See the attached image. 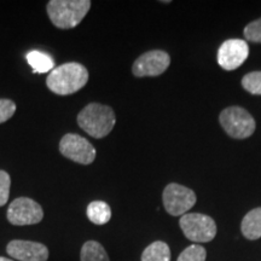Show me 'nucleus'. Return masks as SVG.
Returning <instances> with one entry per match:
<instances>
[{"mask_svg": "<svg viewBox=\"0 0 261 261\" xmlns=\"http://www.w3.org/2000/svg\"><path fill=\"white\" fill-rule=\"evenodd\" d=\"M87 81H89V71L86 67L76 62H69L55 68L48 74L46 86L51 92L58 96H68L83 89Z\"/></svg>", "mask_w": 261, "mask_h": 261, "instance_id": "obj_1", "label": "nucleus"}, {"mask_svg": "<svg viewBox=\"0 0 261 261\" xmlns=\"http://www.w3.org/2000/svg\"><path fill=\"white\" fill-rule=\"evenodd\" d=\"M116 123L113 108L99 103H90L77 115V125L96 139L104 138Z\"/></svg>", "mask_w": 261, "mask_h": 261, "instance_id": "obj_2", "label": "nucleus"}, {"mask_svg": "<svg viewBox=\"0 0 261 261\" xmlns=\"http://www.w3.org/2000/svg\"><path fill=\"white\" fill-rule=\"evenodd\" d=\"M90 0H51L46 10L52 24L60 29L75 28L90 11Z\"/></svg>", "mask_w": 261, "mask_h": 261, "instance_id": "obj_3", "label": "nucleus"}, {"mask_svg": "<svg viewBox=\"0 0 261 261\" xmlns=\"http://www.w3.org/2000/svg\"><path fill=\"white\" fill-rule=\"evenodd\" d=\"M179 225L184 236L195 243L211 242L217 236V224L205 214H184L179 220Z\"/></svg>", "mask_w": 261, "mask_h": 261, "instance_id": "obj_4", "label": "nucleus"}, {"mask_svg": "<svg viewBox=\"0 0 261 261\" xmlns=\"http://www.w3.org/2000/svg\"><path fill=\"white\" fill-rule=\"evenodd\" d=\"M219 121L225 132L234 139H246L255 130L253 116L241 107L224 109L219 116Z\"/></svg>", "mask_w": 261, "mask_h": 261, "instance_id": "obj_5", "label": "nucleus"}, {"mask_svg": "<svg viewBox=\"0 0 261 261\" xmlns=\"http://www.w3.org/2000/svg\"><path fill=\"white\" fill-rule=\"evenodd\" d=\"M163 207L173 217L187 214L196 203L195 192L187 187L172 182L165 188L162 194Z\"/></svg>", "mask_w": 261, "mask_h": 261, "instance_id": "obj_6", "label": "nucleus"}, {"mask_svg": "<svg viewBox=\"0 0 261 261\" xmlns=\"http://www.w3.org/2000/svg\"><path fill=\"white\" fill-rule=\"evenodd\" d=\"M61 154L80 165H91L96 160L94 146L84 137L76 133H67L60 142Z\"/></svg>", "mask_w": 261, "mask_h": 261, "instance_id": "obj_7", "label": "nucleus"}, {"mask_svg": "<svg viewBox=\"0 0 261 261\" xmlns=\"http://www.w3.org/2000/svg\"><path fill=\"white\" fill-rule=\"evenodd\" d=\"M44 218L41 205L28 197H18L10 203L8 220L15 226L39 224Z\"/></svg>", "mask_w": 261, "mask_h": 261, "instance_id": "obj_8", "label": "nucleus"}, {"mask_svg": "<svg viewBox=\"0 0 261 261\" xmlns=\"http://www.w3.org/2000/svg\"><path fill=\"white\" fill-rule=\"evenodd\" d=\"M171 64V57L167 52L152 50L137 58L132 67V73L137 77L159 76L167 70Z\"/></svg>", "mask_w": 261, "mask_h": 261, "instance_id": "obj_9", "label": "nucleus"}, {"mask_svg": "<svg viewBox=\"0 0 261 261\" xmlns=\"http://www.w3.org/2000/svg\"><path fill=\"white\" fill-rule=\"evenodd\" d=\"M249 56L247 41L241 39H230L221 44L218 51V63L225 70H234L241 67Z\"/></svg>", "mask_w": 261, "mask_h": 261, "instance_id": "obj_10", "label": "nucleus"}, {"mask_svg": "<svg viewBox=\"0 0 261 261\" xmlns=\"http://www.w3.org/2000/svg\"><path fill=\"white\" fill-rule=\"evenodd\" d=\"M6 252L18 261H47L48 259L47 247L33 241H11L6 247Z\"/></svg>", "mask_w": 261, "mask_h": 261, "instance_id": "obj_11", "label": "nucleus"}, {"mask_svg": "<svg viewBox=\"0 0 261 261\" xmlns=\"http://www.w3.org/2000/svg\"><path fill=\"white\" fill-rule=\"evenodd\" d=\"M241 231L247 240H259L261 237V207L247 213L241 224Z\"/></svg>", "mask_w": 261, "mask_h": 261, "instance_id": "obj_12", "label": "nucleus"}, {"mask_svg": "<svg viewBox=\"0 0 261 261\" xmlns=\"http://www.w3.org/2000/svg\"><path fill=\"white\" fill-rule=\"evenodd\" d=\"M87 218L96 225H106L112 219V208L104 201H93L87 205Z\"/></svg>", "mask_w": 261, "mask_h": 261, "instance_id": "obj_13", "label": "nucleus"}, {"mask_svg": "<svg viewBox=\"0 0 261 261\" xmlns=\"http://www.w3.org/2000/svg\"><path fill=\"white\" fill-rule=\"evenodd\" d=\"M142 261H171V249L168 244L162 241H156L144 249Z\"/></svg>", "mask_w": 261, "mask_h": 261, "instance_id": "obj_14", "label": "nucleus"}, {"mask_svg": "<svg viewBox=\"0 0 261 261\" xmlns=\"http://www.w3.org/2000/svg\"><path fill=\"white\" fill-rule=\"evenodd\" d=\"M81 261H110L104 247L97 241H87L81 248Z\"/></svg>", "mask_w": 261, "mask_h": 261, "instance_id": "obj_15", "label": "nucleus"}, {"mask_svg": "<svg viewBox=\"0 0 261 261\" xmlns=\"http://www.w3.org/2000/svg\"><path fill=\"white\" fill-rule=\"evenodd\" d=\"M27 61L34 73L44 74L54 69L55 62L46 54L40 51H32L27 55Z\"/></svg>", "mask_w": 261, "mask_h": 261, "instance_id": "obj_16", "label": "nucleus"}, {"mask_svg": "<svg viewBox=\"0 0 261 261\" xmlns=\"http://www.w3.org/2000/svg\"><path fill=\"white\" fill-rule=\"evenodd\" d=\"M207 252L200 244H191L178 256L177 261H205Z\"/></svg>", "mask_w": 261, "mask_h": 261, "instance_id": "obj_17", "label": "nucleus"}, {"mask_svg": "<svg viewBox=\"0 0 261 261\" xmlns=\"http://www.w3.org/2000/svg\"><path fill=\"white\" fill-rule=\"evenodd\" d=\"M243 89L252 94H261V71H252L242 79Z\"/></svg>", "mask_w": 261, "mask_h": 261, "instance_id": "obj_18", "label": "nucleus"}, {"mask_svg": "<svg viewBox=\"0 0 261 261\" xmlns=\"http://www.w3.org/2000/svg\"><path fill=\"white\" fill-rule=\"evenodd\" d=\"M10 185H11V178H10L9 173L5 171H0V207L8 203L10 196Z\"/></svg>", "mask_w": 261, "mask_h": 261, "instance_id": "obj_19", "label": "nucleus"}, {"mask_svg": "<svg viewBox=\"0 0 261 261\" xmlns=\"http://www.w3.org/2000/svg\"><path fill=\"white\" fill-rule=\"evenodd\" d=\"M244 37L252 42H261V18L247 24L244 28Z\"/></svg>", "mask_w": 261, "mask_h": 261, "instance_id": "obj_20", "label": "nucleus"}, {"mask_svg": "<svg viewBox=\"0 0 261 261\" xmlns=\"http://www.w3.org/2000/svg\"><path fill=\"white\" fill-rule=\"evenodd\" d=\"M16 113V104L11 99H0V123L11 119Z\"/></svg>", "mask_w": 261, "mask_h": 261, "instance_id": "obj_21", "label": "nucleus"}, {"mask_svg": "<svg viewBox=\"0 0 261 261\" xmlns=\"http://www.w3.org/2000/svg\"><path fill=\"white\" fill-rule=\"evenodd\" d=\"M0 261H15L12 259H9V257H4V256H0Z\"/></svg>", "mask_w": 261, "mask_h": 261, "instance_id": "obj_22", "label": "nucleus"}]
</instances>
